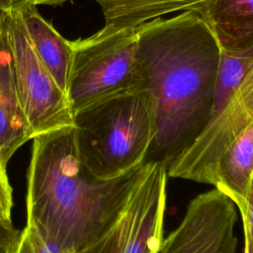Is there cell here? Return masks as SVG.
Masks as SVG:
<instances>
[{"mask_svg": "<svg viewBox=\"0 0 253 253\" xmlns=\"http://www.w3.org/2000/svg\"><path fill=\"white\" fill-rule=\"evenodd\" d=\"M10 247V246H9ZM0 253H8V248L6 249H0Z\"/></svg>", "mask_w": 253, "mask_h": 253, "instance_id": "23", "label": "cell"}, {"mask_svg": "<svg viewBox=\"0 0 253 253\" xmlns=\"http://www.w3.org/2000/svg\"><path fill=\"white\" fill-rule=\"evenodd\" d=\"M252 63L253 44L246 48L234 51L221 49L212 116L211 121L217 117L219 113L226 107Z\"/></svg>", "mask_w": 253, "mask_h": 253, "instance_id": "13", "label": "cell"}, {"mask_svg": "<svg viewBox=\"0 0 253 253\" xmlns=\"http://www.w3.org/2000/svg\"><path fill=\"white\" fill-rule=\"evenodd\" d=\"M67 0H30L28 4H32L35 6L38 5H50V6H58L66 2Z\"/></svg>", "mask_w": 253, "mask_h": 253, "instance_id": "21", "label": "cell"}, {"mask_svg": "<svg viewBox=\"0 0 253 253\" xmlns=\"http://www.w3.org/2000/svg\"><path fill=\"white\" fill-rule=\"evenodd\" d=\"M145 164L101 180L81 162L73 126L35 136L27 172L26 224L77 253L120 218Z\"/></svg>", "mask_w": 253, "mask_h": 253, "instance_id": "2", "label": "cell"}, {"mask_svg": "<svg viewBox=\"0 0 253 253\" xmlns=\"http://www.w3.org/2000/svg\"><path fill=\"white\" fill-rule=\"evenodd\" d=\"M221 48L197 12L138 27L139 87L150 95L156 135L146 161L169 164L186 150L212 116Z\"/></svg>", "mask_w": 253, "mask_h": 253, "instance_id": "1", "label": "cell"}, {"mask_svg": "<svg viewBox=\"0 0 253 253\" xmlns=\"http://www.w3.org/2000/svg\"><path fill=\"white\" fill-rule=\"evenodd\" d=\"M137 35L138 28L105 25L94 35L71 42L66 95L73 113L139 87L135 62Z\"/></svg>", "mask_w": 253, "mask_h": 253, "instance_id": "4", "label": "cell"}, {"mask_svg": "<svg viewBox=\"0 0 253 253\" xmlns=\"http://www.w3.org/2000/svg\"><path fill=\"white\" fill-rule=\"evenodd\" d=\"M20 230H18L12 221H6L0 218V249H6L16 240Z\"/></svg>", "mask_w": 253, "mask_h": 253, "instance_id": "17", "label": "cell"}, {"mask_svg": "<svg viewBox=\"0 0 253 253\" xmlns=\"http://www.w3.org/2000/svg\"><path fill=\"white\" fill-rule=\"evenodd\" d=\"M30 0H12L11 1V6L10 9H20L24 5L28 4Z\"/></svg>", "mask_w": 253, "mask_h": 253, "instance_id": "22", "label": "cell"}, {"mask_svg": "<svg viewBox=\"0 0 253 253\" xmlns=\"http://www.w3.org/2000/svg\"><path fill=\"white\" fill-rule=\"evenodd\" d=\"M235 207L239 211L240 215H243L246 218L247 223L250 228V231L253 236V181H252L250 193H249L248 199L246 201V204L245 205H236Z\"/></svg>", "mask_w": 253, "mask_h": 253, "instance_id": "18", "label": "cell"}, {"mask_svg": "<svg viewBox=\"0 0 253 253\" xmlns=\"http://www.w3.org/2000/svg\"><path fill=\"white\" fill-rule=\"evenodd\" d=\"M253 122V63L226 107L167 167V175L198 183L214 182L217 160Z\"/></svg>", "mask_w": 253, "mask_h": 253, "instance_id": "6", "label": "cell"}, {"mask_svg": "<svg viewBox=\"0 0 253 253\" xmlns=\"http://www.w3.org/2000/svg\"><path fill=\"white\" fill-rule=\"evenodd\" d=\"M222 50L253 44V0H211L200 14Z\"/></svg>", "mask_w": 253, "mask_h": 253, "instance_id": "11", "label": "cell"}, {"mask_svg": "<svg viewBox=\"0 0 253 253\" xmlns=\"http://www.w3.org/2000/svg\"><path fill=\"white\" fill-rule=\"evenodd\" d=\"M241 216L242 227H243V235H244V253H253V236L250 231L249 225L247 223L246 218L243 215Z\"/></svg>", "mask_w": 253, "mask_h": 253, "instance_id": "19", "label": "cell"}, {"mask_svg": "<svg viewBox=\"0 0 253 253\" xmlns=\"http://www.w3.org/2000/svg\"><path fill=\"white\" fill-rule=\"evenodd\" d=\"M33 138L16 86L4 22L0 29V158L3 164L7 166L13 154Z\"/></svg>", "mask_w": 253, "mask_h": 253, "instance_id": "8", "label": "cell"}, {"mask_svg": "<svg viewBox=\"0 0 253 253\" xmlns=\"http://www.w3.org/2000/svg\"><path fill=\"white\" fill-rule=\"evenodd\" d=\"M8 253H75L59 246L36 227L26 224L16 240L8 247Z\"/></svg>", "mask_w": 253, "mask_h": 253, "instance_id": "14", "label": "cell"}, {"mask_svg": "<svg viewBox=\"0 0 253 253\" xmlns=\"http://www.w3.org/2000/svg\"><path fill=\"white\" fill-rule=\"evenodd\" d=\"M17 10L22 14L38 55L58 86L66 93L72 60L71 41L64 39L39 13L35 5L26 4Z\"/></svg>", "mask_w": 253, "mask_h": 253, "instance_id": "9", "label": "cell"}, {"mask_svg": "<svg viewBox=\"0 0 253 253\" xmlns=\"http://www.w3.org/2000/svg\"><path fill=\"white\" fill-rule=\"evenodd\" d=\"M101 7L105 25L115 28L139 26L175 12H203L211 0H95Z\"/></svg>", "mask_w": 253, "mask_h": 253, "instance_id": "12", "label": "cell"}, {"mask_svg": "<svg viewBox=\"0 0 253 253\" xmlns=\"http://www.w3.org/2000/svg\"><path fill=\"white\" fill-rule=\"evenodd\" d=\"M13 190L9 182L7 166L0 158V218L6 221L11 220L13 209Z\"/></svg>", "mask_w": 253, "mask_h": 253, "instance_id": "16", "label": "cell"}, {"mask_svg": "<svg viewBox=\"0 0 253 253\" xmlns=\"http://www.w3.org/2000/svg\"><path fill=\"white\" fill-rule=\"evenodd\" d=\"M129 214L126 207L120 218L103 235L77 253H122L128 230Z\"/></svg>", "mask_w": 253, "mask_h": 253, "instance_id": "15", "label": "cell"}, {"mask_svg": "<svg viewBox=\"0 0 253 253\" xmlns=\"http://www.w3.org/2000/svg\"><path fill=\"white\" fill-rule=\"evenodd\" d=\"M253 181V122L222 153L214 168V188L245 205Z\"/></svg>", "mask_w": 253, "mask_h": 253, "instance_id": "10", "label": "cell"}, {"mask_svg": "<svg viewBox=\"0 0 253 253\" xmlns=\"http://www.w3.org/2000/svg\"><path fill=\"white\" fill-rule=\"evenodd\" d=\"M73 133L81 162L98 179L143 165L156 135L149 93L136 87L74 112Z\"/></svg>", "mask_w": 253, "mask_h": 253, "instance_id": "3", "label": "cell"}, {"mask_svg": "<svg viewBox=\"0 0 253 253\" xmlns=\"http://www.w3.org/2000/svg\"><path fill=\"white\" fill-rule=\"evenodd\" d=\"M127 202L128 230L122 253H158L163 240L168 175L162 162H145Z\"/></svg>", "mask_w": 253, "mask_h": 253, "instance_id": "7", "label": "cell"}, {"mask_svg": "<svg viewBox=\"0 0 253 253\" xmlns=\"http://www.w3.org/2000/svg\"><path fill=\"white\" fill-rule=\"evenodd\" d=\"M12 0H0V29L3 26L7 13L10 10Z\"/></svg>", "mask_w": 253, "mask_h": 253, "instance_id": "20", "label": "cell"}, {"mask_svg": "<svg viewBox=\"0 0 253 253\" xmlns=\"http://www.w3.org/2000/svg\"><path fill=\"white\" fill-rule=\"evenodd\" d=\"M5 30L20 102L34 137L72 126L68 97L38 55L19 10L8 11Z\"/></svg>", "mask_w": 253, "mask_h": 253, "instance_id": "5", "label": "cell"}]
</instances>
